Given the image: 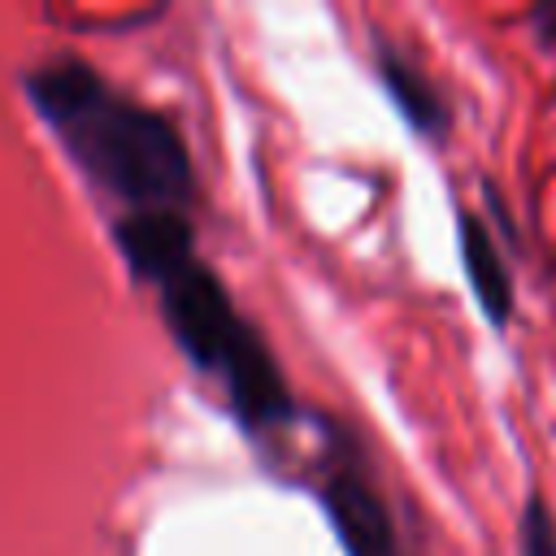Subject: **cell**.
I'll list each match as a JSON object with an SVG mask.
<instances>
[{"label":"cell","mask_w":556,"mask_h":556,"mask_svg":"<svg viewBox=\"0 0 556 556\" xmlns=\"http://www.w3.org/2000/svg\"><path fill=\"white\" fill-rule=\"evenodd\" d=\"M378 74H382L387 91L395 96V104L404 109V117H408L417 130H443V104H439V91L430 87V78H426L413 61L395 56L391 48H382V52H378Z\"/></svg>","instance_id":"obj_5"},{"label":"cell","mask_w":556,"mask_h":556,"mask_svg":"<svg viewBox=\"0 0 556 556\" xmlns=\"http://www.w3.org/2000/svg\"><path fill=\"white\" fill-rule=\"evenodd\" d=\"M26 96L70 161L130 213H187L195 169L165 113L130 100L70 52L39 61L26 74Z\"/></svg>","instance_id":"obj_2"},{"label":"cell","mask_w":556,"mask_h":556,"mask_svg":"<svg viewBox=\"0 0 556 556\" xmlns=\"http://www.w3.org/2000/svg\"><path fill=\"white\" fill-rule=\"evenodd\" d=\"M321 500H326V513H330V521H334L348 556H395L387 508H382L378 491L352 465H339L326 478Z\"/></svg>","instance_id":"obj_3"},{"label":"cell","mask_w":556,"mask_h":556,"mask_svg":"<svg viewBox=\"0 0 556 556\" xmlns=\"http://www.w3.org/2000/svg\"><path fill=\"white\" fill-rule=\"evenodd\" d=\"M539 26H543L547 39H556V9H543V13H539Z\"/></svg>","instance_id":"obj_7"},{"label":"cell","mask_w":556,"mask_h":556,"mask_svg":"<svg viewBox=\"0 0 556 556\" xmlns=\"http://www.w3.org/2000/svg\"><path fill=\"white\" fill-rule=\"evenodd\" d=\"M521 552H526V556H556V521H552V513H547V504H543L539 495L526 504Z\"/></svg>","instance_id":"obj_6"},{"label":"cell","mask_w":556,"mask_h":556,"mask_svg":"<svg viewBox=\"0 0 556 556\" xmlns=\"http://www.w3.org/2000/svg\"><path fill=\"white\" fill-rule=\"evenodd\" d=\"M117 248L135 278L156 287L161 313L178 348L222 382L239 421L252 430L287 426L295 417L291 391L278 361L269 356L256 326L235 308L217 274L191 252V226L182 213H126L117 226Z\"/></svg>","instance_id":"obj_1"},{"label":"cell","mask_w":556,"mask_h":556,"mask_svg":"<svg viewBox=\"0 0 556 556\" xmlns=\"http://www.w3.org/2000/svg\"><path fill=\"white\" fill-rule=\"evenodd\" d=\"M460 256H465V269H469V287L482 304V313L491 321H504L508 308H513V287H508V269H504V256L495 252L491 235L482 230V222H473L469 213L460 217Z\"/></svg>","instance_id":"obj_4"}]
</instances>
